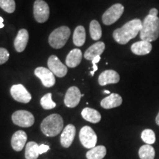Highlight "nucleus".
<instances>
[{
  "mask_svg": "<svg viewBox=\"0 0 159 159\" xmlns=\"http://www.w3.org/2000/svg\"><path fill=\"white\" fill-rule=\"evenodd\" d=\"M142 21L139 19H134L125 24L120 28L115 30L113 33L114 39L119 44H126L134 39L140 33Z\"/></svg>",
  "mask_w": 159,
  "mask_h": 159,
  "instance_id": "obj_1",
  "label": "nucleus"
},
{
  "mask_svg": "<svg viewBox=\"0 0 159 159\" xmlns=\"http://www.w3.org/2000/svg\"><path fill=\"white\" fill-rule=\"evenodd\" d=\"M140 39L142 41L152 42L159 37V18L156 16L148 14L142 21L141 29Z\"/></svg>",
  "mask_w": 159,
  "mask_h": 159,
  "instance_id": "obj_2",
  "label": "nucleus"
},
{
  "mask_svg": "<svg viewBox=\"0 0 159 159\" xmlns=\"http://www.w3.org/2000/svg\"><path fill=\"white\" fill-rule=\"evenodd\" d=\"M63 128V120L61 115L53 114L43 119L41 124V130L45 136L54 137L58 135Z\"/></svg>",
  "mask_w": 159,
  "mask_h": 159,
  "instance_id": "obj_3",
  "label": "nucleus"
},
{
  "mask_svg": "<svg viewBox=\"0 0 159 159\" xmlns=\"http://www.w3.org/2000/svg\"><path fill=\"white\" fill-rule=\"evenodd\" d=\"M71 30L66 26H62L55 29L51 33L49 36V43L54 49H61L66 43Z\"/></svg>",
  "mask_w": 159,
  "mask_h": 159,
  "instance_id": "obj_4",
  "label": "nucleus"
},
{
  "mask_svg": "<svg viewBox=\"0 0 159 159\" xmlns=\"http://www.w3.org/2000/svg\"><path fill=\"white\" fill-rule=\"evenodd\" d=\"M124 6L117 3L112 5L103 13L102 20L105 25H111L118 21L124 13Z\"/></svg>",
  "mask_w": 159,
  "mask_h": 159,
  "instance_id": "obj_5",
  "label": "nucleus"
},
{
  "mask_svg": "<svg viewBox=\"0 0 159 159\" xmlns=\"http://www.w3.org/2000/svg\"><path fill=\"white\" fill-rule=\"evenodd\" d=\"M12 120L15 125L22 128H30L35 122L34 116L30 111H16L12 115Z\"/></svg>",
  "mask_w": 159,
  "mask_h": 159,
  "instance_id": "obj_6",
  "label": "nucleus"
},
{
  "mask_svg": "<svg viewBox=\"0 0 159 159\" xmlns=\"http://www.w3.org/2000/svg\"><path fill=\"white\" fill-rule=\"evenodd\" d=\"M80 140L84 148L91 149L96 147L97 142V134L91 127L84 126L80 129L79 135Z\"/></svg>",
  "mask_w": 159,
  "mask_h": 159,
  "instance_id": "obj_7",
  "label": "nucleus"
},
{
  "mask_svg": "<svg viewBox=\"0 0 159 159\" xmlns=\"http://www.w3.org/2000/svg\"><path fill=\"white\" fill-rule=\"evenodd\" d=\"M33 15L37 22H46L49 16L48 4L43 0H35L33 5Z\"/></svg>",
  "mask_w": 159,
  "mask_h": 159,
  "instance_id": "obj_8",
  "label": "nucleus"
},
{
  "mask_svg": "<svg viewBox=\"0 0 159 159\" xmlns=\"http://www.w3.org/2000/svg\"><path fill=\"white\" fill-rule=\"evenodd\" d=\"M47 65L48 68L54 74L55 76L58 77H63L67 74L66 66H65L63 63L60 61L58 57L55 55H51L49 57L48 61H47Z\"/></svg>",
  "mask_w": 159,
  "mask_h": 159,
  "instance_id": "obj_9",
  "label": "nucleus"
},
{
  "mask_svg": "<svg viewBox=\"0 0 159 159\" xmlns=\"http://www.w3.org/2000/svg\"><path fill=\"white\" fill-rule=\"evenodd\" d=\"M11 94L16 101L21 103H28L32 99L29 91L21 84L13 85L11 89Z\"/></svg>",
  "mask_w": 159,
  "mask_h": 159,
  "instance_id": "obj_10",
  "label": "nucleus"
},
{
  "mask_svg": "<svg viewBox=\"0 0 159 159\" xmlns=\"http://www.w3.org/2000/svg\"><path fill=\"white\" fill-rule=\"evenodd\" d=\"M35 75L41 80L43 86L50 88L55 83V75L49 69L45 67H38L35 70Z\"/></svg>",
  "mask_w": 159,
  "mask_h": 159,
  "instance_id": "obj_11",
  "label": "nucleus"
},
{
  "mask_svg": "<svg viewBox=\"0 0 159 159\" xmlns=\"http://www.w3.org/2000/svg\"><path fill=\"white\" fill-rule=\"evenodd\" d=\"M80 89L76 86H71L67 90L64 97V103L68 108H75L79 104L81 99Z\"/></svg>",
  "mask_w": 159,
  "mask_h": 159,
  "instance_id": "obj_12",
  "label": "nucleus"
},
{
  "mask_svg": "<svg viewBox=\"0 0 159 159\" xmlns=\"http://www.w3.org/2000/svg\"><path fill=\"white\" fill-rule=\"evenodd\" d=\"M120 77L118 72L116 71L111 70H105L102 71L98 77L99 84L102 86L106 85L108 84H116L119 82Z\"/></svg>",
  "mask_w": 159,
  "mask_h": 159,
  "instance_id": "obj_13",
  "label": "nucleus"
},
{
  "mask_svg": "<svg viewBox=\"0 0 159 159\" xmlns=\"http://www.w3.org/2000/svg\"><path fill=\"white\" fill-rule=\"evenodd\" d=\"M76 134V129L73 125L69 124L63 130L61 135V144L63 148H68L72 144Z\"/></svg>",
  "mask_w": 159,
  "mask_h": 159,
  "instance_id": "obj_14",
  "label": "nucleus"
},
{
  "mask_svg": "<svg viewBox=\"0 0 159 159\" xmlns=\"http://www.w3.org/2000/svg\"><path fill=\"white\" fill-rule=\"evenodd\" d=\"M27 141V135L25 131L18 130L11 138V146L16 152L22 150Z\"/></svg>",
  "mask_w": 159,
  "mask_h": 159,
  "instance_id": "obj_15",
  "label": "nucleus"
},
{
  "mask_svg": "<svg viewBox=\"0 0 159 159\" xmlns=\"http://www.w3.org/2000/svg\"><path fill=\"white\" fill-rule=\"evenodd\" d=\"M29 40L28 31L25 29L20 30L14 40V47L18 52H22L27 47Z\"/></svg>",
  "mask_w": 159,
  "mask_h": 159,
  "instance_id": "obj_16",
  "label": "nucleus"
},
{
  "mask_svg": "<svg viewBox=\"0 0 159 159\" xmlns=\"http://www.w3.org/2000/svg\"><path fill=\"white\" fill-rule=\"evenodd\" d=\"M122 103V98L120 95L112 93L109 96L102 99L100 105L105 109H111L120 106Z\"/></svg>",
  "mask_w": 159,
  "mask_h": 159,
  "instance_id": "obj_17",
  "label": "nucleus"
},
{
  "mask_svg": "<svg viewBox=\"0 0 159 159\" xmlns=\"http://www.w3.org/2000/svg\"><path fill=\"white\" fill-rule=\"evenodd\" d=\"M105 45L102 41L98 42L91 45L89 48L85 52L84 57L88 61H92L97 56H100L105 50Z\"/></svg>",
  "mask_w": 159,
  "mask_h": 159,
  "instance_id": "obj_18",
  "label": "nucleus"
},
{
  "mask_svg": "<svg viewBox=\"0 0 159 159\" xmlns=\"http://www.w3.org/2000/svg\"><path fill=\"white\" fill-rule=\"evenodd\" d=\"M152 46L150 42L146 41H139L133 43L131 46V51L136 55H146L152 51Z\"/></svg>",
  "mask_w": 159,
  "mask_h": 159,
  "instance_id": "obj_19",
  "label": "nucleus"
},
{
  "mask_svg": "<svg viewBox=\"0 0 159 159\" xmlns=\"http://www.w3.org/2000/svg\"><path fill=\"white\" fill-rule=\"evenodd\" d=\"M82 52L79 49H74L69 52L66 58V64L69 68H75L82 61Z\"/></svg>",
  "mask_w": 159,
  "mask_h": 159,
  "instance_id": "obj_20",
  "label": "nucleus"
},
{
  "mask_svg": "<svg viewBox=\"0 0 159 159\" xmlns=\"http://www.w3.org/2000/svg\"><path fill=\"white\" fill-rule=\"evenodd\" d=\"M83 118L91 123H98L101 120V114L95 109L85 108L81 112Z\"/></svg>",
  "mask_w": 159,
  "mask_h": 159,
  "instance_id": "obj_21",
  "label": "nucleus"
},
{
  "mask_svg": "<svg viewBox=\"0 0 159 159\" xmlns=\"http://www.w3.org/2000/svg\"><path fill=\"white\" fill-rule=\"evenodd\" d=\"M106 148L102 145H99L90 149L86 152L87 159H102L106 155Z\"/></svg>",
  "mask_w": 159,
  "mask_h": 159,
  "instance_id": "obj_22",
  "label": "nucleus"
},
{
  "mask_svg": "<svg viewBox=\"0 0 159 159\" xmlns=\"http://www.w3.org/2000/svg\"><path fill=\"white\" fill-rule=\"evenodd\" d=\"M85 30L83 26H78L73 33V43L77 47H82L85 41Z\"/></svg>",
  "mask_w": 159,
  "mask_h": 159,
  "instance_id": "obj_23",
  "label": "nucleus"
},
{
  "mask_svg": "<svg viewBox=\"0 0 159 159\" xmlns=\"http://www.w3.org/2000/svg\"><path fill=\"white\" fill-rule=\"evenodd\" d=\"M39 145L36 142H30L25 147V158L37 159L39 156Z\"/></svg>",
  "mask_w": 159,
  "mask_h": 159,
  "instance_id": "obj_24",
  "label": "nucleus"
},
{
  "mask_svg": "<svg viewBox=\"0 0 159 159\" xmlns=\"http://www.w3.org/2000/svg\"><path fill=\"white\" fill-rule=\"evenodd\" d=\"M89 33L91 39L94 41H98L102 37V28L97 20H92L89 26Z\"/></svg>",
  "mask_w": 159,
  "mask_h": 159,
  "instance_id": "obj_25",
  "label": "nucleus"
},
{
  "mask_svg": "<svg viewBox=\"0 0 159 159\" xmlns=\"http://www.w3.org/2000/svg\"><path fill=\"white\" fill-rule=\"evenodd\" d=\"M155 150L150 144H144L139 150V156L141 159H154Z\"/></svg>",
  "mask_w": 159,
  "mask_h": 159,
  "instance_id": "obj_26",
  "label": "nucleus"
},
{
  "mask_svg": "<svg viewBox=\"0 0 159 159\" xmlns=\"http://www.w3.org/2000/svg\"><path fill=\"white\" fill-rule=\"evenodd\" d=\"M141 137L143 142L146 143V144L151 145L156 142V134L154 131L150 129H145L143 130Z\"/></svg>",
  "mask_w": 159,
  "mask_h": 159,
  "instance_id": "obj_27",
  "label": "nucleus"
},
{
  "mask_svg": "<svg viewBox=\"0 0 159 159\" xmlns=\"http://www.w3.org/2000/svg\"><path fill=\"white\" fill-rule=\"evenodd\" d=\"M41 105L45 110H50L56 107V103L54 102L52 99V94L48 93L45 94L42 98L41 99Z\"/></svg>",
  "mask_w": 159,
  "mask_h": 159,
  "instance_id": "obj_28",
  "label": "nucleus"
},
{
  "mask_svg": "<svg viewBox=\"0 0 159 159\" xmlns=\"http://www.w3.org/2000/svg\"><path fill=\"white\" fill-rule=\"evenodd\" d=\"M0 7L8 13H12L16 10L14 0H0Z\"/></svg>",
  "mask_w": 159,
  "mask_h": 159,
  "instance_id": "obj_29",
  "label": "nucleus"
},
{
  "mask_svg": "<svg viewBox=\"0 0 159 159\" xmlns=\"http://www.w3.org/2000/svg\"><path fill=\"white\" fill-rule=\"evenodd\" d=\"M10 54L8 51L5 48H0V65L4 64L8 61Z\"/></svg>",
  "mask_w": 159,
  "mask_h": 159,
  "instance_id": "obj_30",
  "label": "nucleus"
},
{
  "mask_svg": "<svg viewBox=\"0 0 159 159\" xmlns=\"http://www.w3.org/2000/svg\"><path fill=\"white\" fill-rule=\"evenodd\" d=\"M100 59H101L100 56H97L95 58H94L92 61H92V64H93V70L91 71V75H92V76H94V72L96 71H97V69H98V66H97V63L100 61Z\"/></svg>",
  "mask_w": 159,
  "mask_h": 159,
  "instance_id": "obj_31",
  "label": "nucleus"
},
{
  "mask_svg": "<svg viewBox=\"0 0 159 159\" xmlns=\"http://www.w3.org/2000/svg\"><path fill=\"white\" fill-rule=\"evenodd\" d=\"M49 150V147L46 144H41L39 146V154L41 155L44 152H47Z\"/></svg>",
  "mask_w": 159,
  "mask_h": 159,
  "instance_id": "obj_32",
  "label": "nucleus"
},
{
  "mask_svg": "<svg viewBox=\"0 0 159 159\" xmlns=\"http://www.w3.org/2000/svg\"><path fill=\"white\" fill-rule=\"evenodd\" d=\"M148 14L152 15V16H158V10H157L156 8H152V9H150V11H149Z\"/></svg>",
  "mask_w": 159,
  "mask_h": 159,
  "instance_id": "obj_33",
  "label": "nucleus"
},
{
  "mask_svg": "<svg viewBox=\"0 0 159 159\" xmlns=\"http://www.w3.org/2000/svg\"><path fill=\"white\" fill-rule=\"evenodd\" d=\"M3 21H4L3 18L2 17H0V29L2 28V27H4Z\"/></svg>",
  "mask_w": 159,
  "mask_h": 159,
  "instance_id": "obj_34",
  "label": "nucleus"
},
{
  "mask_svg": "<svg viewBox=\"0 0 159 159\" xmlns=\"http://www.w3.org/2000/svg\"><path fill=\"white\" fill-rule=\"evenodd\" d=\"M156 124L158 125V126H159V112H158V115H157V116H156Z\"/></svg>",
  "mask_w": 159,
  "mask_h": 159,
  "instance_id": "obj_35",
  "label": "nucleus"
},
{
  "mask_svg": "<svg viewBox=\"0 0 159 159\" xmlns=\"http://www.w3.org/2000/svg\"><path fill=\"white\" fill-rule=\"evenodd\" d=\"M104 93H105V94H111V92L109 91H108V90L104 91Z\"/></svg>",
  "mask_w": 159,
  "mask_h": 159,
  "instance_id": "obj_36",
  "label": "nucleus"
}]
</instances>
